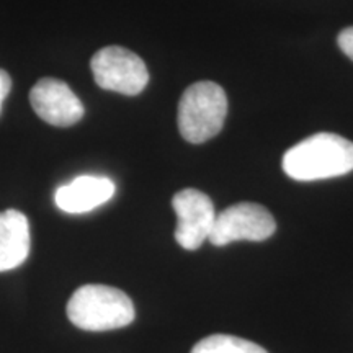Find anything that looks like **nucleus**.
<instances>
[{
    "label": "nucleus",
    "mask_w": 353,
    "mask_h": 353,
    "mask_svg": "<svg viewBox=\"0 0 353 353\" xmlns=\"http://www.w3.org/2000/svg\"><path fill=\"white\" fill-rule=\"evenodd\" d=\"M30 103L43 121L57 128H69L82 120L83 105L68 83L44 77L30 92Z\"/></svg>",
    "instance_id": "obj_7"
},
{
    "label": "nucleus",
    "mask_w": 353,
    "mask_h": 353,
    "mask_svg": "<svg viewBox=\"0 0 353 353\" xmlns=\"http://www.w3.org/2000/svg\"><path fill=\"white\" fill-rule=\"evenodd\" d=\"M228 97L218 83L203 81L190 85L179 103V131L185 141L201 144L223 130Z\"/></svg>",
    "instance_id": "obj_3"
},
{
    "label": "nucleus",
    "mask_w": 353,
    "mask_h": 353,
    "mask_svg": "<svg viewBox=\"0 0 353 353\" xmlns=\"http://www.w3.org/2000/svg\"><path fill=\"white\" fill-rule=\"evenodd\" d=\"M90 68L97 85L123 95H138L149 82L144 61L121 46H108L97 51Z\"/></svg>",
    "instance_id": "obj_4"
},
{
    "label": "nucleus",
    "mask_w": 353,
    "mask_h": 353,
    "mask_svg": "<svg viewBox=\"0 0 353 353\" xmlns=\"http://www.w3.org/2000/svg\"><path fill=\"white\" fill-rule=\"evenodd\" d=\"M283 170L298 182L345 175L353 170V143L332 132H317L286 151Z\"/></svg>",
    "instance_id": "obj_1"
},
{
    "label": "nucleus",
    "mask_w": 353,
    "mask_h": 353,
    "mask_svg": "<svg viewBox=\"0 0 353 353\" xmlns=\"http://www.w3.org/2000/svg\"><path fill=\"white\" fill-rule=\"evenodd\" d=\"M337 43L341 46V50L353 61V26H348V28L341 32Z\"/></svg>",
    "instance_id": "obj_11"
},
{
    "label": "nucleus",
    "mask_w": 353,
    "mask_h": 353,
    "mask_svg": "<svg viewBox=\"0 0 353 353\" xmlns=\"http://www.w3.org/2000/svg\"><path fill=\"white\" fill-rule=\"evenodd\" d=\"M114 195V183L107 176L82 175L56 190L54 201L64 213L81 214L99 208Z\"/></svg>",
    "instance_id": "obj_8"
},
{
    "label": "nucleus",
    "mask_w": 353,
    "mask_h": 353,
    "mask_svg": "<svg viewBox=\"0 0 353 353\" xmlns=\"http://www.w3.org/2000/svg\"><path fill=\"white\" fill-rule=\"evenodd\" d=\"M30 224L23 213L6 210L0 213V273L20 267L30 254Z\"/></svg>",
    "instance_id": "obj_9"
},
{
    "label": "nucleus",
    "mask_w": 353,
    "mask_h": 353,
    "mask_svg": "<svg viewBox=\"0 0 353 353\" xmlns=\"http://www.w3.org/2000/svg\"><path fill=\"white\" fill-rule=\"evenodd\" d=\"M192 353H268L257 343L234 335L216 334L205 337L192 348Z\"/></svg>",
    "instance_id": "obj_10"
},
{
    "label": "nucleus",
    "mask_w": 353,
    "mask_h": 353,
    "mask_svg": "<svg viewBox=\"0 0 353 353\" xmlns=\"http://www.w3.org/2000/svg\"><path fill=\"white\" fill-rule=\"evenodd\" d=\"M172 206L176 214L175 241L185 250L200 249L213 231L216 211L208 195L195 188L175 193Z\"/></svg>",
    "instance_id": "obj_6"
},
{
    "label": "nucleus",
    "mask_w": 353,
    "mask_h": 353,
    "mask_svg": "<svg viewBox=\"0 0 353 353\" xmlns=\"http://www.w3.org/2000/svg\"><path fill=\"white\" fill-rule=\"evenodd\" d=\"M276 231V223L270 211L257 203H237L216 214L210 242L223 247L237 241L262 242Z\"/></svg>",
    "instance_id": "obj_5"
},
{
    "label": "nucleus",
    "mask_w": 353,
    "mask_h": 353,
    "mask_svg": "<svg viewBox=\"0 0 353 353\" xmlns=\"http://www.w3.org/2000/svg\"><path fill=\"white\" fill-rule=\"evenodd\" d=\"M132 301L121 290L105 285H83L68 303V317L74 325L90 332L121 329L134 321Z\"/></svg>",
    "instance_id": "obj_2"
},
{
    "label": "nucleus",
    "mask_w": 353,
    "mask_h": 353,
    "mask_svg": "<svg viewBox=\"0 0 353 353\" xmlns=\"http://www.w3.org/2000/svg\"><path fill=\"white\" fill-rule=\"evenodd\" d=\"M12 88V79L3 69H0V110H2V101L7 99L8 92Z\"/></svg>",
    "instance_id": "obj_12"
}]
</instances>
